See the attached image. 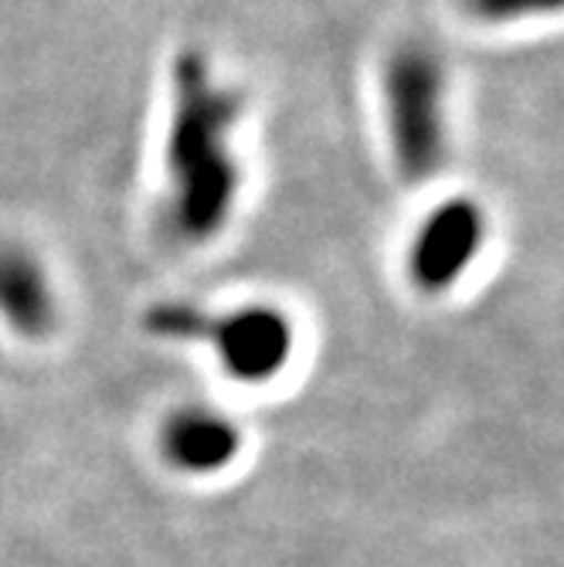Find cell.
<instances>
[{"label": "cell", "instance_id": "cell-1", "mask_svg": "<svg viewBox=\"0 0 564 567\" xmlns=\"http://www.w3.org/2000/svg\"><path fill=\"white\" fill-rule=\"evenodd\" d=\"M245 99L222 82L212 59L181 48L171 62V120H167V225L184 245L215 241L242 194V164L235 126Z\"/></svg>", "mask_w": 564, "mask_h": 567}, {"label": "cell", "instance_id": "cell-2", "mask_svg": "<svg viewBox=\"0 0 564 567\" xmlns=\"http://www.w3.org/2000/svg\"><path fill=\"white\" fill-rule=\"evenodd\" d=\"M381 89L394 171L408 184L432 181L449 153L442 59L429 44H398L384 62Z\"/></svg>", "mask_w": 564, "mask_h": 567}, {"label": "cell", "instance_id": "cell-3", "mask_svg": "<svg viewBox=\"0 0 564 567\" xmlns=\"http://www.w3.org/2000/svg\"><path fill=\"white\" fill-rule=\"evenodd\" d=\"M490 235V218L480 200L455 194L439 200L419 225L412 248H408V276L425 296L449 292L463 279Z\"/></svg>", "mask_w": 564, "mask_h": 567}, {"label": "cell", "instance_id": "cell-4", "mask_svg": "<svg viewBox=\"0 0 564 567\" xmlns=\"http://www.w3.org/2000/svg\"><path fill=\"white\" fill-rule=\"evenodd\" d=\"M293 337V323L283 309L252 302L232 313H208L201 343H215L228 378L266 384L289 364Z\"/></svg>", "mask_w": 564, "mask_h": 567}, {"label": "cell", "instance_id": "cell-5", "mask_svg": "<svg viewBox=\"0 0 564 567\" xmlns=\"http://www.w3.org/2000/svg\"><path fill=\"white\" fill-rule=\"evenodd\" d=\"M0 317L28 337L41 340L59 323V299L34 251L24 245H0Z\"/></svg>", "mask_w": 564, "mask_h": 567}, {"label": "cell", "instance_id": "cell-6", "mask_svg": "<svg viewBox=\"0 0 564 567\" xmlns=\"http://www.w3.org/2000/svg\"><path fill=\"white\" fill-rule=\"evenodd\" d=\"M242 449V432L218 411L184 408L164 425V455L181 473L208 476L232 466Z\"/></svg>", "mask_w": 564, "mask_h": 567}, {"label": "cell", "instance_id": "cell-7", "mask_svg": "<svg viewBox=\"0 0 564 567\" xmlns=\"http://www.w3.org/2000/svg\"><path fill=\"white\" fill-rule=\"evenodd\" d=\"M463 8L483 24H517L554 18L561 11V0H463Z\"/></svg>", "mask_w": 564, "mask_h": 567}]
</instances>
